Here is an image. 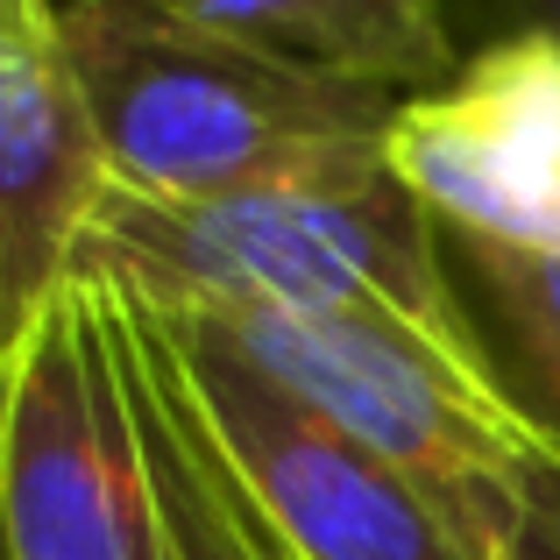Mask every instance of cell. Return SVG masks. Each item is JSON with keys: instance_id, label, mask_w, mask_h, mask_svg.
I'll return each mask as SVG.
<instances>
[{"instance_id": "cell-3", "label": "cell", "mask_w": 560, "mask_h": 560, "mask_svg": "<svg viewBox=\"0 0 560 560\" xmlns=\"http://www.w3.org/2000/svg\"><path fill=\"white\" fill-rule=\"evenodd\" d=\"M171 313V305H164ZM411 476L482 560H560V462L490 370L397 313H178Z\"/></svg>"}, {"instance_id": "cell-4", "label": "cell", "mask_w": 560, "mask_h": 560, "mask_svg": "<svg viewBox=\"0 0 560 560\" xmlns=\"http://www.w3.org/2000/svg\"><path fill=\"white\" fill-rule=\"evenodd\" d=\"M0 560H164L121 305L93 277H71L14 355Z\"/></svg>"}, {"instance_id": "cell-2", "label": "cell", "mask_w": 560, "mask_h": 560, "mask_svg": "<svg viewBox=\"0 0 560 560\" xmlns=\"http://www.w3.org/2000/svg\"><path fill=\"white\" fill-rule=\"evenodd\" d=\"M71 277H100L171 313H213V305L397 313L440 348L482 362L440 220L411 199L397 171L199 206H164L107 185Z\"/></svg>"}, {"instance_id": "cell-8", "label": "cell", "mask_w": 560, "mask_h": 560, "mask_svg": "<svg viewBox=\"0 0 560 560\" xmlns=\"http://www.w3.org/2000/svg\"><path fill=\"white\" fill-rule=\"evenodd\" d=\"M191 22L228 28L291 65L419 100L462 71V43L440 0H171Z\"/></svg>"}, {"instance_id": "cell-5", "label": "cell", "mask_w": 560, "mask_h": 560, "mask_svg": "<svg viewBox=\"0 0 560 560\" xmlns=\"http://www.w3.org/2000/svg\"><path fill=\"white\" fill-rule=\"evenodd\" d=\"M164 319L178 327L199 411L242 482L270 560H482L476 539L419 482L348 440L327 411H313L299 390L262 376L191 319Z\"/></svg>"}, {"instance_id": "cell-6", "label": "cell", "mask_w": 560, "mask_h": 560, "mask_svg": "<svg viewBox=\"0 0 560 560\" xmlns=\"http://www.w3.org/2000/svg\"><path fill=\"white\" fill-rule=\"evenodd\" d=\"M390 171L440 234L560 256V36L468 50L447 85L405 100Z\"/></svg>"}, {"instance_id": "cell-11", "label": "cell", "mask_w": 560, "mask_h": 560, "mask_svg": "<svg viewBox=\"0 0 560 560\" xmlns=\"http://www.w3.org/2000/svg\"><path fill=\"white\" fill-rule=\"evenodd\" d=\"M8 383H14V355H0V447H8Z\"/></svg>"}, {"instance_id": "cell-10", "label": "cell", "mask_w": 560, "mask_h": 560, "mask_svg": "<svg viewBox=\"0 0 560 560\" xmlns=\"http://www.w3.org/2000/svg\"><path fill=\"white\" fill-rule=\"evenodd\" d=\"M440 8H447L462 57L511 36H560V0H440Z\"/></svg>"}, {"instance_id": "cell-1", "label": "cell", "mask_w": 560, "mask_h": 560, "mask_svg": "<svg viewBox=\"0 0 560 560\" xmlns=\"http://www.w3.org/2000/svg\"><path fill=\"white\" fill-rule=\"evenodd\" d=\"M57 43L114 191L199 206L390 171L397 93L270 57L171 0H57Z\"/></svg>"}, {"instance_id": "cell-9", "label": "cell", "mask_w": 560, "mask_h": 560, "mask_svg": "<svg viewBox=\"0 0 560 560\" xmlns=\"http://www.w3.org/2000/svg\"><path fill=\"white\" fill-rule=\"evenodd\" d=\"M440 242L476 327L482 370L560 462V256H518L468 234H440Z\"/></svg>"}, {"instance_id": "cell-7", "label": "cell", "mask_w": 560, "mask_h": 560, "mask_svg": "<svg viewBox=\"0 0 560 560\" xmlns=\"http://www.w3.org/2000/svg\"><path fill=\"white\" fill-rule=\"evenodd\" d=\"M100 191L107 164L57 43V0H0V355H22L71 284Z\"/></svg>"}]
</instances>
